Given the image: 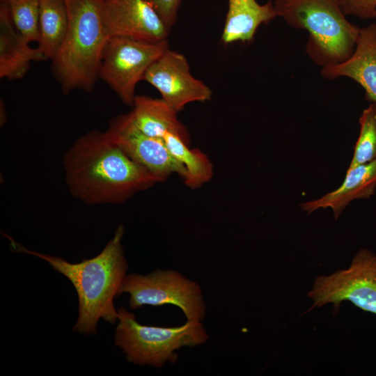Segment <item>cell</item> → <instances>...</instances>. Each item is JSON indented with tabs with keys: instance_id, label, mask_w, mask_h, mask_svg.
Returning <instances> with one entry per match:
<instances>
[{
	"instance_id": "obj_12",
	"label": "cell",
	"mask_w": 376,
	"mask_h": 376,
	"mask_svg": "<svg viewBox=\"0 0 376 376\" xmlns=\"http://www.w3.org/2000/svg\"><path fill=\"white\" fill-rule=\"evenodd\" d=\"M321 75L327 79L345 77L359 84L366 99L376 103V23L360 29L353 54L345 61L323 67Z\"/></svg>"
},
{
	"instance_id": "obj_14",
	"label": "cell",
	"mask_w": 376,
	"mask_h": 376,
	"mask_svg": "<svg viewBox=\"0 0 376 376\" xmlns=\"http://www.w3.org/2000/svg\"><path fill=\"white\" fill-rule=\"evenodd\" d=\"M376 189V159L348 168L339 187L322 197L300 204L308 214L320 208L330 207L337 219L347 205L355 199L368 198Z\"/></svg>"
},
{
	"instance_id": "obj_17",
	"label": "cell",
	"mask_w": 376,
	"mask_h": 376,
	"mask_svg": "<svg viewBox=\"0 0 376 376\" xmlns=\"http://www.w3.org/2000/svg\"><path fill=\"white\" fill-rule=\"evenodd\" d=\"M66 0H40L38 48L47 59L53 60L68 29Z\"/></svg>"
},
{
	"instance_id": "obj_3",
	"label": "cell",
	"mask_w": 376,
	"mask_h": 376,
	"mask_svg": "<svg viewBox=\"0 0 376 376\" xmlns=\"http://www.w3.org/2000/svg\"><path fill=\"white\" fill-rule=\"evenodd\" d=\"M69 24L63 42L52 61V70L64 93L91 91L99 77L106 43L101 0H66Z\"/></svg>"
},
{
	"instance_id": "obj_4",
	"label": "cell",
	"mask_w": 376,
	"mask_h": 376,
	"mask_svg": "<svg viewBox=\"0 0 376 376\" xmlns=\"http://www.w3.org/2000/svg\"><path fill=\"white\" fill-rule=\"evenodd\" d=\"M277 16L308 33L306 52L323 67L347 60L354 52L360 29L346 18L338 0H275Z\"/></svg>"
},
{
	"instance_id": "obj_20",
	"label": "cell",
	"mask_w": 376,
	"mask_h": 376,
	"mask_svg": "<svg viewBox=\"0 0 376 376\" xmlns=\"http://www.w3.org/2000/svg\"><path fill=\"white\" fill-rule=\"evenodd\" d=\"M8 8L13 23L30 42L40 39V0H0Z\"/></svg>"
},
{
	"instance_id": "obj_6",
	"label": "cell",
	"mask_w": 376,
	"mask_h": 376,
	"mask_svg": "<svg viewBox=\"0 0 376 376\" xmlns=\"http://www.w3.org/2000/svg\"><path fill=\"white\" fill-rule=\"evenodd\" d=\"M130 295L131 309L145 305L159 306L172 304L178 307L187 320L203 321L206 304L199 285L172 269H157L147 275L125 276L118 295Z\"/></svg>"
},
{
	"instance_id": "obj_19",
	"label": "cell",
	"mask_w": 376,
	"mask_h": 376,
	"mask_svg": "<svg viewBox=\"0 0 376 376\" xmlns=\"http://www.w3.org/2000/svg\"><path fill=\"white\" fill-rule=\"evenodd\" d=\"M360 131L350 168L376 159V103L371 102L359 118Z\"/></svg>"
},
{
	"instance_id": "obj_8",
	"label": "cell",
	"mask_w": 376,
	"mask_h": 376,
	"mask_svg": "<svg viewBox=\"0 0 376 376\" xmlns=\"http://www.w3.org/2000/svg\"><path fill=\"white\" fill-rule=\"evenodd\" d=\"M308 296L314 301L309 310L332 303L336 314L340 303L349 301L376 315V255L360 250L347 269L318 277Z\"/></svg>"
},
{
	"instance_id": "obj_18",
	"label": "cell",
	"mask_w": 376,
	"mask_h": 376,
	"mask_svg": "<svg viewBox=\"0 0 376 376\" xmlns=\"http://www.w3.org/2000/svg\"><path fill=\"white\" fill-rule=\"evenodd\" d=\"M163 141L171 155L184 166L185 185L198 188L209 182L213 175V166L206 155L197 148H190L189 143L181 136L167 133Z\"/></svg>"
},
{
	"instance_id": "obj_7",
	"label": "cell",
	"mask_w": 376,
	"mask_h": 376,
	"mask_svg": "<svg viewBox=\"0 0 376 376\" xmlns=\"http://www.w3.org/2000/svg\"><path fill=\"white\" fill-rule=\"evenodd\" d=\"M168 48L167 39L153 42L110 37L103 51L99 77L124 104L132 107L136 85L143 80L149 67Z\"/></svg>"
},
{
	"instance_id": "obj_1",
	"label": "cell",
	"mask_w": 376,
	"mask_h": 376,
	"mask_svg": "<svg viewBox=\"0 0 376 376\" xmlns=\"http://www.w3.org/2000/svg\"><path fill=\"white\" fill-rule=\"evenodd\" d=\"M63 166L70 192L88 205L120 204L160 182L106 131L91 130L78 138L65 152Z\"/></svg>"
},
{
	"instance_id": "obj_2",
	"label": "cell",
	"mask_w": 376,
	"mask_h": 376,
	"mask_svg": "<svg viewBox=\"0 0 376 376\" xmlns=\"http://www.w3.org/2000/svg\"><path fill=\"white\" fill-rule=\"evenodd\" d=\"M125 228L120 225L102 252L78 263L26 249L10 236V246L17 252L29 253L47 261L56 271L73 284L79 299V317L74 330L86 334H96L102 318L111 324L117 322L118 313L113 299L126 276L127 263L122 246Z\"/></svg>"
},
{
	"instance_id": "obj_21",
	"label": "cell",
	"mask_w": 376,
	"mask_h": 376,
	"mask_svg": "<svg viewBox=\"0 0 376 376\" xmlns=\"http://www.w3.org/2000/svg\"><path fill=\"white\" fill-rule=\"evenodd\" d=\"M346 15L363 19L376 17V0H338Z\"/></svg>"
},
{
	"instance_id": "obj_10",
	"label": "cell",
	"mask_w": 376,
	"mask_h": 376,
	"mask_svg": "<svg viewBox=\"0 0 376 376\" xmlns=\"http://www.w3.org/2000/svg\"><path fill=\"white\" fill-rule=\"evenodd\" d=\"M106 132L115 143L160 182L174 173L185 180L184 166L171 155L164 141L140 131L130 113L115 117Z\"/></svg>"
},
{
	"instance_id": "obj_11",
	"label": "cell",
	"mask_w": 376,
	"mask_h": 376,
	"mask_svg": "<svg viewBox=\"0 0 376 376\" xmlns=\"http://www.w3.org/2000/svg\"><path fill=\"white\" fill-rule=\"evenodd\" d=\"M101 7L109 37L155 42L166 40L171 31L146 0H101Z\"/></svg>"
},
{
	"instance_id": "obj_13",
	"label": "cell",
	"mask_w": 376,
	"mask_h": 376,
	"mask_svg": "<svg viewBox=\"0 0 376 376\" xmlns=\"http://www.w3.org/2000/svg\"><path fill=\"white\" fill-rule=\"evenodd\" d=\"M15 29L8 8L0 2V77L9 80L24 77L32 62L47 59Z\"/></svg>"
},
{
	"instance_id": "obj_23",
	"label": "cell",
	"mask_w": 376,
	"mask_h": 376,
	"mask_svg": "<svg viewBox=\"0 0 376 376\" xmlns=\"http://www.w3.org/2000/svg\"><path fill=\"white\" fill-rule=\"evenodd\" d=\"M375 19H376V17H375Z\"/></svg>"
},
{
	"instance_id": "obj_9",
	"label": "cell",
	"mask_w": 376,
	"mask_h": 376,
	"mask_svg": "<svg viewBox=\"0 0 376 376\" xmlns=\"http://www.w3.org/2000/svg\"><path fill=\"white\" fill-rule=\"evenodd\" d=\"M143 80L178 112L189 103L209 101L212 95L208 86L191 74L187 58L169 47L149 67Z\"/></svg>"
},
{
	"instance_id": "obj_5",
	"label": "cell",
	"mask_w": 376,
	"mask_h": 376,
	"mask_svg": "<svg viewBox=\"0 0 376 376\" xmlns=\"http://www.w3.org/2000/svg\"><path fill=\"white\" fill-rule=\"evenodd\" d=\"M118 313L115 345L134 364L162 368L167 362L177 361L180 348L201 345L209 338L202 321L187 320L173 327L147 326L137 322L134 315L123 307Z\"/></svg>"
},
{
	"instance_id": "obj_15",
	"label": "cell",
	"mask_w": 376,
	"mask_h": 376,
	"mask_svg": "<svg viewBox=\"0 0 376 376\" xmlns=\"http://www.w3.org/2000/svg\"><path fill=\"white\" fill-rule=\"evenodd\" d=\"M276 17L274 2L270 1L260 4L256 0H228L221 41L225 45L250 42L261 24Z\"/></svg>"
},
{
	"instance_id": "obj_22",
	"label": "cell",
	"mask_w": 376,
	"mask_h": 376,
	"mask_svg": "<svg viewBox=\"0 0 376 376\" xmlns=\"http://www.w3.org/2000/svg\"><path fill=\"white\" fill-rule=\"evenodd\" d=\"M155 9L166 26L171 30L178 18L182 0H146Z\"/></svg>"
},
{
	"instance_id": "obj_16",
	"label": "cell",
	"mask_w": 376,
	"mask_h": 376,
	"mask_svg": "<svg viewBox=\"0 0 376 376\" xmlns=\"http://www.w3.org/2000/svg\"><path fill=\"white\" fill-rule=\"evenodd\" d=\"M129 113L136 127L145 134L163 140L167 133L177 134L189 143L187 127L179 120L178 111L162 98L136 95Z\"/></svg>"
}]
</instances>
